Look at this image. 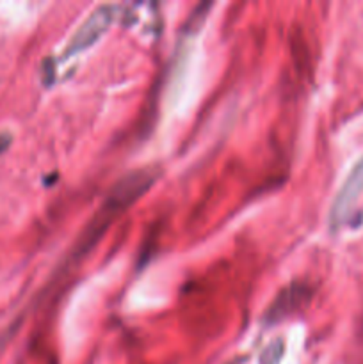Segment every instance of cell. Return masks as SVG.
<instances>
[{
  "label": "cell",
  "instance_id": "3",
  "mask_svg": "<svg viewBox=\"0 0 363 364\" xmlns=\"http://www.w3.org/2000/svg\"><path fill=\"white\" fill-rule=\"evenodd\" d=\"M363 192V159L352 167V171L349 173V176L345 178L344 185L338 191L337 198H335L333 206H331V226L333 230H337L349 215H351L352 208L358 203L359 196Z\"/></svg>",
  "mask_w": 363,
  "mask_h": 364
},
{
  "label": "cell",
  "instance_id": "2",
  "mask_svg": "<svg viewBox=\"0 0 363 364\" xmlns=\"http://www.w3.org/2000/svg\"><path fill=\"white\" fill-rule=\"evenodd\" d=\"M117 16V7L110 6V4H103V6L96 7L91 14L84 20V23L73 32V36L68 41L66 50H64L63 57H73L77 53L84 52V50L91 48L112 25V21Z\"/></svg>",
  "mask_w": 363,
  "mask_h": 364
},
{
  "label": "cell",
  "instance_id": "6",
  "mask_svg": "<svg viewBox=\"0 0 363 364\" xmlns=\"http://www.w3.org/2000/svg\"><path fill=\"white\" fill-rule=\"evenodd\" d=\"M11 144V135L9 134H0V153L6 151Z\"/></svg>",
  "mask_w": 363,
  "mask_h": 364
},
{
  "label": "cell",
  "instance_id": "7",
  "mask_svg": "<svg viewBox=\"0 0 363 364\" xmlns=\"http://www.w3.org/2000/svg\"><path fill=\"white\" fill-rule=\"evenodd\" d=\"M231 364H235V363H231Z\"/></svg>",
  "mask_w": 363,
  "mask_h": 364
},
{
  "label": "cell",
  "instance_id": "5",
  "mask_svg": "<svg viewBox=\"0 0 363 364\" xmlns=\"http://www.w3.org/2000/svg\"><path fill=\"white\" fill-rule=\"evenodd\" d=\"M283 352H285V341L281 338L274 340L273 343L267 345L263 348L262 355H260V364H278L283 358Z\"/></svg>",
  "mask_w": 363,
  "mask_h": 364
},
{
  "label": "cell",
  "instance_id": "4",
  "mask_svg": "<svg viewBox=\"0 0 363 364\" xmlns=\"http://www.w3.org/2000/svg\"><path fill=\"white\" fill-rule=\"evenodd\" d=\"M308 288H306L305 284H290V287L283 288V290L276 295V299L270 302V306L265 311V318L273 323L285 320L287 316L294 315V311H298L299 308H302V304L308 301Z\"/></svg>",
  "mask_w": 363,
  "mask_h": 364
},
{
  "label": "cell",
  "instance_id": "1",
  "mask_svg": "<svg viewBox=\"0 0 363 364\" xmlns=\"http://www.w3.org/2000/svg\"><path fill=\"white\" fill-rule=\"evenodd\" d=\"M159 176V167L149 166L132 171L127 176L121 178L120 181H116L114 187L110 188L109 196L105 198V201H103L102 208L96 212V215L88 224L82 237L78 238L77 245H75V249H77L75 256H82L88 249H91L93 244L105 233L107 228L153 187V183H155Z\"/></svg>",
  "mask_w": 363,
  "mask_h": 364
}]
</instances>
